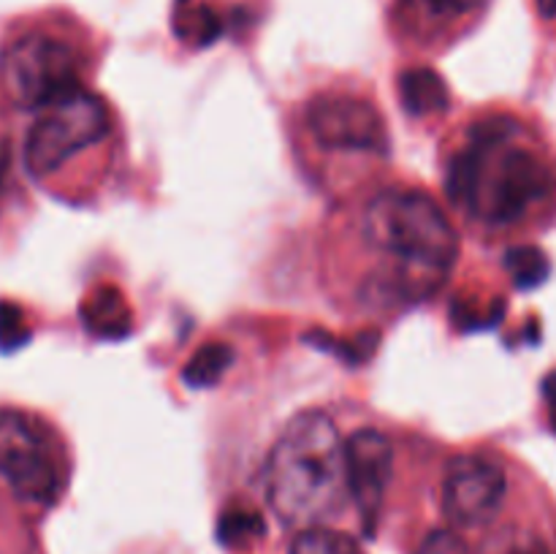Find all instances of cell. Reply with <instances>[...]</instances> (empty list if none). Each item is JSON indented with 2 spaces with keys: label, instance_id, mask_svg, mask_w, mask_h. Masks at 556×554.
Wrapping results in <instances>:
<instances>
[{
  "label": "cell",
  "instance_id": "52a82bcc",
  "mask_svg": "<svg viewBox=\"0 0 556 554\" xmlns=\"http://www.w3.org/2000/svg\"><path fill=\"white\" fill-rule=\"evenodd\" d=\"M309 136L326 150L340 152H389V130L375 103L356 96L329 92L309 101L304 112Z\"/></svg>",
  "mask_w": 556,
  "mask_h": 554
},
{
  "label": "cell",
  "instance_id": "2e32d148",
  "mask_svg": "<svg viewBox=\"0 0 556 554\" xmlns=\"http://www.w3.org/2000/svg\"><path fill=\"white\" fill-rule=\"evenodd\" d=\"M291 554H362V549L348 532L318 525L307 527L293 538Z\"/></svg>",
  "mask_w": 556,
  "mask_h": 554
},
{
  "label": "cell",
  "instance_id": "9a60e30c",
  "mask_svg": "<svg viewBox=\"0 0 556 554\" xmlns=\"http://www.w3.org/2000/svg\"><path fill=\"white\" fill-rule=\"evenodd\" d=\"M505 269H508L516 288L530 291V288H538L541 282H546L552 264H548L546 253H543L541 248L519 244V248H510L508 253H505Z\"/></svg>",
  "mask_w": 556,
  "mask_h": 554
},
{
  "label": "cell",
  "instance_id": "8992f818",
  "mask_svg": "<svg viewBox=\"0 0 556 554\" xmlns=\"http://www.w3.org/2000/svg\"><path fill=\"white\" fill-rule=\"evenodd\" d=\"M112 119L96 92L76 90L52 103L33 123L25 139V166L33 177H49L87 147L106 139Z\"/></svg>",
  "mask_w": 556,
  "mask_h": 554
},
{
  "label": "cell",
  "instance_id": "ba28073f",
  "mask_svg": "<svg viewBox=\"0 0 556 554\" xmlns=\"http://www.w3.org/2000/svg\"><path fill=\"white\" fill-rule=\"evenodd\" d=\"M508 494V476L483 454H462L448 462L443 476V514L456 527H481L497 516Z\"/></svg>",
  "mask_w": 556,
  "mask_h": 554
},
{
  "label": "cell",
  "instance_id": "ffe728a7",
  "mask_svg": "<svg viewBox=\"0 0 556 554\" xmlns=\"http://www.w3.org/2000/svg\"><path fill=\"white\" fill-rule=\"evenodd\" d=\"M416 554H470V549L454 530H434L424 538Z\"/></svg>",
  "mask_w": 556,
  "mask_h": 554
},
{
  "label": "cell",
  "instance_id": "5b68a950",
  "mask_svg": "<svg viewBox=\"0 0 556 554\" xmlns=\"http://www.w3.org/2000/svg\"><path fill=\"white\" fill-rule=\"evenodd\" d=\"M0 476L25 503L52 505L65 487L58 435L30 413H0Z\"/></svg>",
  "mask_w": 556,
  "mask_h": 554
},
{
  "label": "cell",
  "instance_id": "7c38bea8",
  "mask_svg": "<svg viewBox=\"0 0 556 554\" xmlns=\"http://www.w3.org/2000/svg\"><path fill=\"white\" fill-rule=\"evenodd\" d=\"M400 101L413 117H429L448 109V85L432 68H407L400 74Z\"/></svg>",
  "mask_w": 556,
  "mask_h": 554
},
{
  "label": "cell",
  "instance_id": "e0dca14e",
  "mask_svg": "<svg viewBox=\"0 0 556 554\" xmlns=\"http://www.w3.org/2000/svg\"><path fill=\"white\" fill-rule=\"evenodd\" d=\"M217 532H220V541L226 543V546H244V543L264 536V519H261L258 511L237 505V508H228L226 514L220 516Z\"/></svg>",
  "mask_w": 556,
  "mask_h": 554
},
{
  "label": "cell",
  "instance_id": "7402d4cb",
  "mask_svg": "<svg viewBox=\"0 0 556 554\" xmlns=\"http://www.w3.org/2000/svg\"><path fill=\"white\" fill-rule=\"evenodd\" d=\"M538 3V11H541V16H546V20H556V0H535Z\"/></svg>",
  "mask_w": 556,
  "mask_h": 554
},
{
  "label": "cell",
  "instance_id": "7a4b0ae2",
  "mask_svg": "<svg viewBox=\"0 0 556 554\" xmlns=\"http://www.w3.org/2000/svg\"><path fill=\"white\" fill-rule=\"evenodd\" d=\"M269 508L291 527H318L334 519L351 498L345 440L326 413L307 411L288 421L264 465Z\"/></svg>",
  "mask_w": 556,
  "mask_h": 554
},
{
  "label": "cell",
  "instance_id": "cb8c5ba5",
  "mask_svg": "<svg viewBox=\"0 0 556 554\" xmlns=\"http://www.w3.org/2000/svg\"><path fill=\"white\" fill-rule=\"evenodd\" d=\"M3 174H5V147L0 144V185H3Z\"/></svg>",
  "mask_w": 556,
  "mask_h": 554
},
{
  "label": "cell",
  "instance_id": "30bf717a",
  "mask_svg": "<svg viewBox=\"0 0 556 554\" xmlns=\"http://www.w3.org/2000/svg\"><path fill=\"white\" fill-rule=\"evenodd\" d=\"M486 0H396V20L410 36L438 38L476 16Z\"/></svg>",
  "mask_w": 556,
  "mask_h": 554
},
{
  "label": "cell",
  "instance_id": "4fadbf2b",
  "mask_svg": "<svg viewBox=\"0 0 556 554\" xmlns=\"http://www.w3.org/2000/svg\"><path fill=\"white\" fill-rule=\"evenodd\" d=\"M220 16L199 0H177L174 5V33L193 47H210L220 36Z\"/></svg>",
  "mask_w": 556,
  "mask_h": 554
},
{
  "label": "cell",
  "instance_id": "277c9868",
  "mask_svg": "<svg viewBox=\"0 0 556 554\" xmlns=\"http://www.w3.org/2000/svg\"><path fill=\"white\" fill-rule=\"evenodd\" d=\"M81 58L74 43L49 33L14 38L0 54V90L20 109H47L79 87Z\"/></svg>",
  "mask_w": 556,
  "mask_h": 554
},
{
  "label": "cell",
  "instance_id": "44dd1931",
  "mask_svg": "<svg viewBox=\"0 0 556 554\" xmlns=\"http://www.w3.org/2000/svg\"><path fill=\"white\" fill-rule=\"evenodd\" d=\"M508 554H546V549L541 543H521V546H514Z\"/></svg>",
  "mask_w": 556,
  "mask_h": 554
},
{
  "label": "cell",
  "instance_id": "8fae6325",
  "mask_svg": "<svg viewBox=\"0 0 556 554\" xmlns=\"http://www.w3.org/2000/svg\"><path fill=\"white\" fill-rule=\"evenodd\" d=\"M81 320L87 331L103 340H119L130 329V307L123 291L114 286H101L81 304Z\"/></svg>",
  "mask_w": 556,
  "mask_h": 554
},
{
  "label": "cell",
  "instance_id": "603a6c76",
  "mask_svg": "<svg viewBox=\"0 0 556 554\" xmlns=\"http://www.w3.org/2000/svg\"><path fill=\"white\" fill-rule=\"evenodd\" d=\"M548 400H552V424H554V429H556V386H554V380H548Z\"/></svg>",
  "mask_w": 556,
  "mask_h": 554
},
{
  "label": "cell",
  "instance_id": "d6986e66",
  "mask_svg": "<svg viewBox=\"0 0 556 554\" xmlns=\"http://www.w3.org/2000/svg\"><path fill=\"white\" fill-rule=\"evenodd\" d=\"M30 340L25 313L14 302H0V351H16Z\"/></svg>",
  "mask_w": 556,
  "mask_h": 554
},
{
  "label": "cell",
  "instance_id": "ac0fdd59",
  "mask_svg": "<svg viewBox=\"0 0 556 554\" xmlns=\"http://www.w3.org/2000/svg\"><path fill=\"white\" fill-rule=\"evenodd\" d=\"M304 340L309 342V345H318V348H326V351L337 353L340 358H348V362H367L369 356H372V351L378 348V335H358L356 340H334L331 335H326V331H313V335H307Z\"/></svg>",
  "mask_w": 556,
  "mask_h": 554
},
{
  "label": "cell",
  "instance_id": "3957f363",
  "mask_svg": "<svg viewBox=\"0 0 556 554\" xmlns=\"http://www.w3.org/2000/svg\"><path fill=\"white\" fill-rule=\"evenodd\" d=\"M364 237L380 253L443 280L459 259V234L424 190L391 188L364 210Z\"/></svg>",
  "mask_w": 556,
  "mask_h": 554
},
{
  "label": "cell",
  "instance_id": "6da1fadb",
  "mask_svg": "<svg viewBox=\"0 0 556 554\" xmlns=\"http://www.w3.org/2000/svg\"><path fill=\"white\" fill-rule=\"evenodd\" d=\"M554 168L541 150L521 141L508 114L472 123L465 147L445 168V196L462 215L505 228L525 221L554 193Z\"/></svg>",
  "mask_w": 556,
  "mask_h": 554
},
{
  "label": "cell",
  "instance_id": "5bb4252c",
  "mask_svg": "<svg viewBox=\"0 0 556 554\" xmlns=\"http://www.w3.org/2000/svg\"><path fill=\"white\" fill-rule=\"evenodd\" d=\"M233 364V348L226 342H206L201 345L193 356L188 358L182 369V380L190 389H210V386L220 383L223 375L231 369Z\"/></svg>",
  "mask_w": 556,
  "mask_h": 554
},
{
  "label": "cell",
  "instance_id": "9c48e42d",
  "mask_svg": "<svg viewBox=\"0 0 556 554\" xmlns=\"http://www.w3.org/2000/svg\"><path fill=\"white\" fill-rule=\"evenodd\" d=\"M345 462H348V489L351 500L362 514L364 530L375 532V525L383 511L386 489L391 481V462L394 451L378 429H356L345 440Z\"/></svg>",
  "mask_w": 556,
  "mask_h": 554
}]
</instances>
